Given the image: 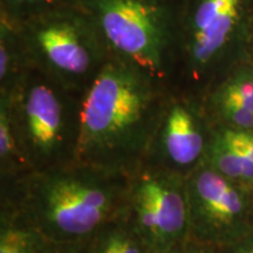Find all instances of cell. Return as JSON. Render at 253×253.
<instances>
[{"mask_svg": "<svg viewBox=\"0 0 253 253\" xmlns=\"http://www.w3.org/2000/svg\"><path fill=\"white\" fill-rule=\"evenodd\" d=\"M169 89L109 58L80 95L75 162L134 175L149 151Z\"/></svg>", "mask_w": 253, "mask_h": 253, "instance_id": "1", "label": "cell"}, {"mask_svg": "<svg viewBox=\"0 0 253 253\" xmlns=\"http://www.w3.org/2000/svg\"><path fill=\"white\" fill-rule=\"evenodd\" d=\"M132 175L73 162L1 181L0 205L50 243H84L129 210Z\"/></svg>", "mask_w": 253, "mask_h": 253, "instance_id": "2", "label": "cell"}, {"mask_svg": "<svg viewBox=\"0 0 253 253\" xmlns=\"http://www.w3.org/2000/svg\"><path fill=\"white\" fill-rule=\"evenodd\" d=\"M253 0H176L170 88L202 97L245 58Z\"/></svg>", "mask_w": 253, "mask_h": 253, "instance_id": "3", "label": "cell"}, {"mask_svg": "<svg viewBox=\"0 0 253 253\" xmlns=\"http://www.w3.org/2000/svg\"><path fill=\"white\" fill-rule=\"evenodd\" d=\"M14 21L31 68L73 94L84 93L109 59L90 15L80 2Z\"/></svg>", "mask_w": 253, "mask_h": 253, "instance_id": "4", "label": "cell"}, {"mask_svg": "<svg viewBox=\"0 0 253 253\" xmlns=\"http://www.w3.org/2000/svg\"><path fill=\"white\" fill-rule=\"evenodd\" d=\"M0 97L8 104L19 147L30 170L75 162L80 95L30 68L11 93L0 94Z\"/></svg>", "mask_w": 253, "mask_h": 253, "instance_id": "5", "label": "cell"}, {"mask_svg": "<svg viewBox=\"0 0 253 253\" xmlns=\"http://www.w3.org/2000/svg\"><path fill=\"white\" fill-rule=\"evenodd\" d=\"M109 58L170 88L176 0H80Z\"/></svg>", "mask_w": 253, "mask_h": 253, "instance_id": "6", "label": "cell"}, {"mask_svg": "<svg viewBox=\"0 0 253 253\" xmlns=\"http://www.w3.org/2000/svg\"><path fill=\"white\" fill-rule=\"evenodd\" d=\"M185 179L147 166L131 177L129 216L153 253H168L189 238Z\"/></svg>", "mask_w": 253, "mask_h": 253, "instance_id": "7", "label": "cell"}, {"mask_svg": "<svg viewBox=\"0 0 253 253\" xmlns=\"http://www.w3.org/2000/svg\"><path fill=\"white\" fill-rule=\"evenodd\" d=\"M185 182L190 238L223 248L253 232L248 192L205 162Z\"/></svg>", "mask_w": 253, "mask_h": 253, "instance_id": "8", "label": "cell"}, {"mask_svg": "<svg viewBox=\"0 0 253 253\" xmlns=\"http://www.w3.org/2000/svg\"><path fill=\"white\" fill-rule=\"evenodd\" d=\"M214 128L201 97L170 88L143 166L186 178L205 162Z\"/></svg>", "mask_w": 253, "mask_h": 253, "instance_id": "9", "label": "cell"}, {"mask_svg": "<svg viewBox=\"0 0 253 253\" xmlns=\"http://www.w3.org/2000/svg\"><path fill=\"white\" fill-rule=\"evenodd\" d=\"M31 68L17 23L0 12V94H8Z\"/></svg>", "mask_w": 253, "mask_h": 253, "instance_id": "10", "label": "cell"}, {"mask_svg": "<svg viewBox=\"0 0 253 253\" xmlns=\"http://www.w3.org/2000/svg\"><path fill=\"white\" fill-rule=\"evenodd\" d=\"M84 244L87 253H153L135 229L129 210L97 231Z\"/></svg>", "mask_w": 253, "mask_h": 253, "instance_id": "11", "label": "cell"}, {"mask_svg": "<svg viewBox=\"0 0 253 253\" xmlns=\"http://www.w3.org/2000/svg\"><path fill=\"white\" fill-rule=\"evenodd\" d=\"M205 163L249 195L252 191L253 160L227 143L217 128H214L213 138L209 147Z\"/></svg>", "mask_w": 253, "mask_h": 253, "instance_id": "12", "label": "cell"}, {"mask_svg": "<svg viewBox=\"0 0 253 253\" xmlns=\"http://www.w3.org/2000/svg\"><path fill=\"white\" fill-rule=\"evenodd\" d=\"M201 99L229 101L253 112V62L244 58L214 81Z\"/></svg>", "mask_w": 253, "mask_h": 253, "instance_id": "13", "label": "cell"}, {"mask_svg": "<svg viewBox=\"0 0 253 253\" xmlns=\"http://www.w3.org/2000/svg\"><path fill=\"white\" fill-rule=\"evenodd\" d=\"M48 244L13 210L0 205V253H42Z\"/></svg>", "mask_w": 253, "mask_h": 253, "instance_id": "14", "label": "cell"}, {"mask_svg": "<svg viewBox=\"0 0 253 253\" xmlns=\"http://www.w3.org/2000/svg\"><path fill=\"white\" fill-rule=\"evenodd\" d=\"M30 171L17 135H15L8 104L0 97V182Z\"/></svg>", "mask_w": 253, "mask_h": 253, "instance_id": "15", "label": "cell"}, {"mask_svg": "<svg viewBox=\"0 0 253 253\" xmlns=\"http://www.w3.org/2000/svg\"><path fill=\"white\" fill-rule=\"evenodd\" d=\"M79 2L80 0H0V12L14 20H21L46 9Z\"/></svg>", "mask_w": 253, "mask_h": 253, "instance_id": "16", "label": "cell"}, {"mask_svg": "<svg viewBox=\"0 0 253 253\" xmlns=\"http://www.w3.org/2000/svg\"><path fill=\"white\" fill-rule=\"evenodd\" d=\"M218 250L219 248L217 246L205 244V243H201L189 237L168 253H219Z\"/></svg>", "mask_w": 253, "mask_h": 253, "instance_id": "17", "label": "cell"}, {"mask_svg": "<svg viewBox=\"0 0 253 253\" xmlns=\"http://www.w3.org/2000/svg\"><path fill=\"white\" fill-rule=\"evenodd\" d=\"M42 253H87L86 244L84 243H50Z\"/></svg>", "mask_w": 253, "mask_h": 253, "instance_id": "18", "label": "cell"}, {"mask_svg": "<svg viewBox=\"0 0 253 253\" xmlns=\"http://www.w3.org/2000/svg\"><path fill=\"white\" fill-rule=\"evenodd\" d=\"M223 248L227 249L226 253H253V232Z\"/></svg>", "mask_w": 253, "mask_h": 253, "instance_id": "19", "label": "cell"}, {"mask_svg": "<svg viewBox=\"0 0 253 253\" xmlns=\"http://www.w3.org/2000/svg\"><path fill=\"white\" fill-rule=\"evenodd\" d=\"M245 58L253 62V9L251 19H250L248 37H246V46H245Z\"/></svg>", "mask_w": 253, "mask_h": 253, "instance_id": "20", "label": "cell"}, {"mask_svg": "<svg viewBox=\"0 0 253 253\" xmlns=\"http://www.w3.org/2000/svg\"><path fill=\"white\" fill-rule=\"evenodd\" d=\"M250 201H251V205H252V211H253V189H252V191L250 192Z\"/></svg>", "mask_w": 253, "mask_h": 253, "instance_id": "21", "label": "cell"}]
</instances>
